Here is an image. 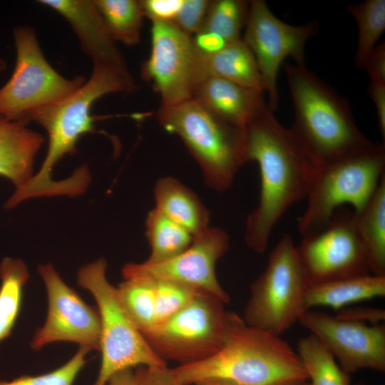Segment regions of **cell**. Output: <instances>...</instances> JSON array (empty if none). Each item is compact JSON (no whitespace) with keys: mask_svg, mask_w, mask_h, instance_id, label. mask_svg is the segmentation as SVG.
I'll use <instances>...</instances> for the list:
<instances>
[{"mask_svg":"<svg viewBox=\"0 0 385 385\" xmlns=\"http://www.w3.org/2000/svg\"><path fill=\"white\" fill-rule=\"evenodd\" d=\"M244 131L247 160L256 161L260 172L259 203L247 218L245 240L251 250L262 254L286 211L307 198L318 168L267 104Z\"/></svg>","mask_w":385,"mask_h":385,"instance_id":"obj_1","label":"cell"},{"mask_svg":"<svg viewBox=\"0 0 385 385\" xmlns=\"http://www.w3.org/2000/svg\"><path fill=\"white\" fill-rule=\"evenodd\" d=\"M135 88L133 78L113 68L93 64L89 78L76 91L35 113L31 121L41 125L48 135L46 155L38 171L7 199L8 205L14 208L34 197L78 196L83 189L79 176L73 173L66 179L54 180L53 167L65 155L76 153L81 137L93 130L94 118L91 111L96 101L108 94L130 93Z\"/></svg>","mask_w":385,"mask_h":385,"instance_id":"obj_2","label":"cell"},{"mask_svg":"<svg viewBox=\"0 0 385 385\" xmlns=\"http://www.w3.org/2000/svg\"><path fill=\"white\" fill-rule=\"evenodd\" d=\"M183 385L209 379L237 385H272L287 379H308L297 354L279 335L247 324L227 311L222 344L202 361L172 369Z\"/></svg>","mask_w":385,"mask_h":385,"instance_id":"obj_3","label":"cell"},{"mask_svg":"<svg viewBox=\"0 0 385 385\" xmlns=\"http://www.w3.org/2000/svg\"><path fill=\"white\" fill-rule=\"evenodd\" d=\"M294 108L290 128L317 168L375 145L356 125L348 101L306 66H283Z\"/></svg>","mask_w":385,"mask_h":385,"instance_id":"obj_4","label":"cell"},{"mask_svg":"<svg viewBox=\"0 0 385 385\" xmlns=\"http://www.w3.org/2000/svg\"><path fill=\"white\" fill-rule=\"evenodd\" d=\"M157 118L166 131L182 139L206 183L217 191L227 190L239 169L247 163L244 128L221 119L192 98L160 105Z\"/></svg>","mask_w":385,"mask_h":385,"instance_id":"obj_5","label":"cell"},{"mask_svg":"<svg viewBox=\"0 0 385 385\" xmlns=\"http://www.w3.org/2000/svg\"><path fill=\"white\" fill-rule=\"evenodd\" d=\"M385 175V147L376 143L363 153L318 168L307 196V205L297 220L302 237L322 230L344 205L359 213Z\"/></svg>","mask_w":385,"mask_h":385,"instance_id":"obj_6","label":"cell"},{"mask_svg":"<svg viewBox=\"0 0 385 385\" xmlns=\"http://www.w3.org/2000/svg\"><path fill=\"white\" fill-rule=\"evenodd\" d=\"M106 270V260L100 258L81 267L77 273L78 285L92 294L100 317L101 363L93 385H106L114 374L135 366L166 365L124 310L116 287L107 279Z\"/></svg>","mask_w":385,"mask_h":385,"instance_id":"obj_7","label":"cell"},{"mask_svg":"<svg viewBox=\"0 0 385 385\" xmlns=\"http://www.w3.org/2000/svg\"><path fill=\"white\" fill-rule=\"evenodd\" d=\"M311 286L292 237L284 234L271 251L266 267L250 287L242 319L249 325L280 335L307 311Z\"/></svg>","mask_w":385,"mask_h":385,"instance_id":"obj_8","label":"cell"},{"mask_svg":"<svg viewBox=\"0 0 385 385\" xmlns=\"http://www.w3.org/2000/svg\"><path fill=\"white\" fill-rule=\"evenodd\" d=\"M13 36L16 63L0 88V116L28 125L35 113L66 98L86 78L69 79L58 73L45 58L33 28L17 26Z\"/></svg>","mask_w":385,"mask_h":385,"instance_id":"obj_9","label":"cell"},{"mask_svg":"<svg viewBox=\"0 0 385 385\" xmlns=\"http://www.w3.org/2000/svg\"><path fill=\"white\" fill-rule=\"evenodd\" d=\"M226 303L200 291L184 308L156 325L144 337L163 361L179 365L202 361L220 348L225 333Z\"/></svg>","mask_w":385,"mask_h":385,"instance_id":"obj_10","label":"cell"},{"mask_svg":"<svg viewBox=\"0 0 385 385\" xmlns=\"http://www.w3.org/2000/svg\"><path fill=\"white\" fill-rule=\"evenodd\" d=\"M318 31L316 21L299 26L289 24L277 18L264 0L250 1L242 39L255 58L272 111L279 106L277 79L282 63L285 58L292 57L296 65L306 66L305 45Z\"/></svg>","mask_w":385,"mask_h":385,"instance_id":"obj_11","label":"cell"},{"mask_svg":"<svg viewBox=\"0 0 385 385\" xmlns=\"http://www.w3.org/2000/svg\"><path fill=\"white\" fill-rule=\"evenodd\" d=\"M151 50L141 66L142 78L159 93L161 106L191 99L202 81L200 51L192 36L170 21H153Z\"/></svg>","mask_w":385,"mask_h":385,"instance_id":"obj_12","label":"cell"},{"mask_svg":"<svg viewBox=\"0 0 385 385\" xmlns=\"http://www.w3.org/2000/svg\"><path fill=\"white\" fill-rule=\"evenodd\" d=\"M297 250L311 284L371 274L354 212L344 207L322 230L303 236Z\"/></svg>","mask_w":385,"mask_h":385,"instance_id":"obj_13","label":"cell"},{"mask_svg":"<svg viewBox=\"0 0 385 385\" xmlns=\"http://www.w3.org/2000/svg\"><path fill=\"white\" fill-rule=\"evenodd\" d=\"M48 298V312L44 324L38 328L31 347L39 351L48 344L69 342L79 347L99 351L101 322L98 311L87 304L68 287L51 264L39 265Z\"/></svg>","mask_w":385,"mask_h":385,"instance_id":"obj_14","label":"cell"},{"mask_svg":"<svg viewBox=\"0 0 385 385\" xmlns=\"http://www.w3.org/2000/svg\"><path fill=\"white\" fill-rule=\"evenodd\" d=\"M229 248L227 233L221 228L210 227L193 236L190 245L175 257L153 264L129 262L123 266L122 274L183 283L213 294L227 304L230 296L220 285L215 269Z\"/></svg>","mask_w":385,"mask_h":385,"instance_id":"obj_15","label":"cell"},{"mask_svg":"<svg viewBox=\"0 0 385 385\" xmlns=\"http://www.w3.org/2000/svg\"><path fill=\"white\" fill-rule=\"evenodd\" d=\"M298 322L317 337L340 367L385 371V326L344 320L319 311H305Z\"/></svg>","mask_w":385,"mask_h":385,"instance_id":"obj_16","label":"cell"},{"mask_svg":"<svg viewBox=\"0 0 385 385\" xmlns=\"http://www.w3.org/2000/svg\"><path fill=\"white\" fill-rule=\"evenodd\" d=\"M37 3L52 9L65 19L93 64L110 66L133 77L94 0H39Z\"/></svg>","mask_w":385,"mask_h":385,"instance_id":"obj_17","label":"cell"},{"mask_svg":"<svg viewBox=\"0 0 385 385\" xmlns=\"http://www.w3.org/2000/svg\"><path fill=\"white\" fill-rule=\"evenodd\" d=\"M192 98L217 117L242 128L267 104L263 91L212 76L197 86Z\"/></svg>","mask_w":385,"mask_h":385,"instance_id":"obj_18","label":"cell"},{"mask_svg":"<svg viewBox=\"0 0 385 385\" xmlns=\"http://www.w3.org/2000/svg\"><path fill=\"white\" fill-rule=\"evenodd\" d=\"M44 140L28 125L0 116V176L15 189L25 185L34 175V159Z\"/></svg>","mask_w":385,"mask_h":385,"instance_id":"obj_19","label":"cell"},{"mask_svg":"<svg viewBox=\"0 0 385 385\" xmlns=\"http://www.w3.org/2000/svg\"><path fill=\"white\" fill-rule=\"evenodd\" d=\"M155 208L192 236L207 230L210 212L199 197L173 177L158 179L155 185Z\"/></svg>","mask_w":385,"mask_h":385,"instance_id":"obj_20","label":"cell"},{"mask_svg":"<svg viewBox=\"0 0 385 385\" xmlns=\"http://www.w3.org/2000/svg\"><path fill=\"white\" fill-rule=\"evenodd\" d=\"M203 81L217 77L240 86L265 92V86L255 58L242 38L211 53L200 51Z\"/></svg>","mask_w":385,"mask_h":385,"instance_id":"obj_21","label":"cell"},{"mask_svg":"<svg viewBox=\"0 0 385 385\" xmlns=\"http://www.w3.org/2000/svg\"><path fill=\"white\" fill-rule=\"evenodd\" d=\"M385 295V275L366 274L311 284L306 309L326 306L338 311L362 300Z\"/></svg>","mask_w":385,"mask_h":385,"instance_id":"obj_22","label":"cell"},{"mask_svg":"<svg viewBox=\"0 0 385 385\" xmlns=\"http://www.w3.org/2000/svg\"><path fill=\"white\" fill-rule=\"evenodd\" d=\"M354 217L371 273L385 275V175L371 200Z\"/></svg>","mask_w":385,"mask_h":385,"instance_id":"obj_23","label":"cell"},{"mask_svg":"<svg viewBox=\"0 0 385 385\" xmlns=\"http://www.w3.org/2000/svg\"><path fill=\"white\" fill-rule=\"evenodd\" d=\"M21 259L4 257L0 263V342L9 337L19 315L23 288L29 279Z\"/></svg>","mask_w":385,"mask_h":385,"instance_id":"obj_24","label":"cell"},{"mask_svg":"<svg viewBox=\"0 0 385 385\" xmlns=\"http://www.w3.org/2000/svg\"><path fill=\"white\" fill-rule=\"evenodd\" d=\"M145 235L150 254L145 262L151 264L164 262L179 255L190 245L193 238L185 229L155 207L147 215Z\"/></svg>","mask_w":385,"mask_h":385,"instance_id":"obj_25","label":"cell"},{"mask_svg":"<svg viewBox=\"0 0 385 385\" xmlns=\"http://www.w3.org/2000/svg\"><path fill=\"white\" fill-rule=\"evenodd\" d=\"M116 287L124 310L143 335L156 324L155 281L139 275L124 276Z\"/></svg>","mask_w":385,"mask_h":385,"instance_id":"obj_26","label":"cell"},{"mask_svg":"<svg viewBox=\"0 0 385 385\" xmlns=\"http://www.w3.org/2000/svg\"><path fill=\"white\" fill-rule=\"evenodd\" d=\"M111 37L125 46L140 41L145 17L141 1L94 0Z\"/></svg>","mask_w":385,"mask_h":385,"instance_id":"obj_27","label":"cell"},{"mask_svg":"<svg viewBox=\"0 0 385 385\" xmlns=\"http://www.w3.org/2000/svg\"><path fill=\"white\" fill-rule=\"evenodd\" d=\"M297 352L310 385H350V374L314 335L299 339Z\"/></svg>","mask_w":385,"mask_h":385,"instance_id":"obj_28","label":"cell"},{"mask_svg":"<svg viewBox=\"0 0 385 385\" xmlns=\"http://www.w3.org/2000/svg\"><path fill=\"white\" fill-rule=\"evenodd\" d=\"M347 11L357 24L354 62L358 68H362L366 57L385 30V0H366L349 4Z\"/></svg>","mask_w":385,"mask_h":385,"instance_id":"obj_29","label":"cell"},{"mask_svg":"<svg viewBox=\"0 0 385 385\" xmlns=\"http://www.w3.org/2000/svg\"><path fill=\"white\" fill-rule=\"evenodd\" d=\"M249 7L250 1L245 0L211 1L199 32L216 35L227 44L239 40L247 21Z\"/></svg>","mask_w":385,"mask_h":385,"instance_id":"obj_30","label":"cell"},{"mask_svg":"<svg viewBox=\"0 0 385 385\" xmlns=\"http://www.w3.org/2000/svg\"><path fill=\"white\" fill-rule=\"evenodd\" d=\"M153 280L155 295V326L184 308L202 291L178 282Z\"/></svg>","mask_w":385,"mask_h":385,"instance_id":"obj_31","label":"cell"},{"mask_svg":"<svg viewBox=\"0 0 385 385\" xmlns=\"http://www.w3.org/2000/svg\"><path fill=\"white\" fill-rule=\"evenodd\" d=\"M89 351L79 347L74 356L61 367L44 374L24 375L11 381H0V385H72L85 366Z\"/></svg>","mask_w":385,"mask_h":385,"instance_id":"obj_32","label":"cell"},{"mask_svg":"<svg viewBox=\"0 0 385 385\" xmlns=\"http://www.w3.org/2000/svg\"><path fill=\"white\" fill-rule=\"evenodd\" d=\"M211 0H182L172 23L183 33L193 36L204 23Z\"/></svg>","mask_w":385,"mask_h":385,"instance_id":"obj_33","label":"cell"},{"mask_svg":"<svg viewBox=\"0 0 385 385\" xmlns=\"http://www.w3.org/2000/svg\"><path fill=\"white\" fill-rule=\"evenodd\" d=\"M182 0H142L145 17L153 21H170L174 19Z\"/></svg>","mask_w":385,"mask_h":385,"instance_id":"obj_34","label":"cell"},{"mask_svg":"<svg viewBox=\"0 0 385 385\" xmlns=\"http://www.w3.org/2000/svg\"><path fill=\"white\" fill-rule=\"evenodd\" d=\"M339 319L369 324H381L385 319V312L381 308L371 307H345L337 311Z\"/></svg>","mask_w":385,"mask_h":385,"instance_id":"obj_35","label":"cell"},{"mask_svg":"<svg viewBox=\"0 0 385 385\" xmlns=\"http://www.w3.org/2000/svg\"><path fill=\"white\" fill-rule=\"evenodd\" d=\"M141 385H183L167 365L142 367L137 370Z\"/></svg>","mask_w":385,"mask_h":385,"instance_id":"obj_36","label":"cell"},{"mask_svg":"<svg viewBox=\"0 0 385 385\" xmlns=\"http://www.w3.org/2000/svg\"><path fill=\"white\" fill-rule=\"evenodd\" d=\"M362 68L370 81L385 83V43L376 44L366 57Z\"/></svg>","mask_w":385,"mask_h":385,"instance_id":"obj_37","label":"cell"},{"mask_svg":"<svg viewBox=\"0 0 385 385\" xmlns=\"http://www.w3.org/2000/svg\"><path fill=\"white\" fill-rule=\"evenodd\" d=\"M368 94L374 106L379 130L385 138V83L370 81L368 86Z\"/></svg>","mask_w":385,"mask_h":385,"instance_id":"obj_38","label":"cell"},{"mask_svg":"<svg viewBox=\"0 0 385 385\" xmlns=\"http://www.w3.org/2000/svg\"><path fill=\"white\" fill-rule=\"evenodd\" d=\"M106 385H141V383L138 371L128 369L114 374Z\"/></svg>","mask_w":385,"mask_h":385,"instance_id":"obj_39","label":"cell"},{"mask_svg":"<svg viewBox=\"0 0 385 385\" xmlns=\"http://www.w3.org/2000/svg\"><path fill=\"white\" fill-rule=\"evenodd\" d=\"M194 385H237L235 383L221 379H209L199 381Z\"/></svg>","mask_w":385,"mask_h":385,"instance_id":"obj_40","label":"cell"},{"mask_svg":"<svg viewBox=\"0 0 385 385\" xmlns=\"http://www.w3.org/2000/svg\"><path fill=\"white\" fill-rule=\"evenodd\" d=\"M272 385H310V384L308 379H295L284 380Z\"/></svg>","mask_w":385,"mask_h":385,"instance_id":"obj_41","label":"cell"},{"mask_svg":"<svg viewBox=\"0 0 385 385\" xmlns=\"http://www.w3.org/2000/svg\"><path fill=\"white\" fill-rule=\"evenodd\" d=\"M6 69V61L0 58V73L4 71Z\"/></svg>","mask_w":385,"mask_h":385,"instance_id":"obj_42","label":"cell"},{"mask_svg":"<svg viewBox=\"0 0 385 385\" xmlns=\"http://www.w3.org/2000/svg\"><path fill=\"white\" fill-rule=\"evenodd\" d=\"M358 385H365V384H358Z\"/></svg>","mask_w":385,"mask_h":385,"instance_id":"obj_43","label":"cell"}]
</instances>
